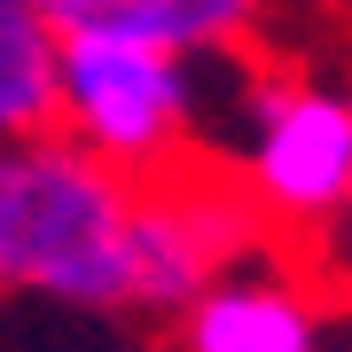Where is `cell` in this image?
Wrapping results in <instances>:
<instances>
[{"instance_id": "obj_1", "label": "cell", "mask_w": 352, "mask_h": 352, "mask_svg": "<svg viewBox=\"0 0 352 352\" xmlns=\"http://www.w3.org/2000/svg\"><path fill=\"white\" fill-rule=\"evenodd\" d=\"M133 180L63 133L0 141V298L126 314Z\"/></svg>"}, {"instance_id": "obj_9", "label": "cell", "mask_w": 352, "mask_h": 352, "mask_svg": "<svg viewBox=\"0 0 352 352\" xmlns=\"http://www.w3.org/2000/svg\"><path fill=\"white\" fill-rule=\"evenodd\" d=\"M321 352H352V329H344V337H337V329H329V344Z\"/></svg>"}, {"instance_id": "obj_8", "label": "cell", "mask_w": 352, "mask_h": 352, "mask_svg": "<svg viewBox=\"0 0 352 352\" xmlns=\"http://www.w3.org/2000/svg\"><path fill=\"white\" fill-rule=\"evenodd\" d=\"M305 282H314L321 298L352 305V188L337 196V212L305 235Z\"/></svg>"}, {"instance_id": "obj_5", "label": "cell", "mask_w": 352, "mask_h": 352, "mask_svg": "<svg viewBox=\"0 0 352 352\" xmlns=\"http://www.w3.org/2000/svg\"><path fill=\"white\" fill-rule=\"evenodd\" d=\"M329 298L305 274L227 266L173 314V352H321Z\"/></svg>"}, {"instance_id": "obj_3", "label": "cell", "mask_w": 352, "mask_h": 352, "mask_svg": "<svg viewBox=\"0 0 352 352\" xmlns=\"http://www.w3.org/2000/svg\"><path fill=\"white\" fill-rule=\"evenodd\" d=\"M243 149H227L266 235H314L352 188V94L289 71H235Z\"/></svg>"}, {"instance_id": "obj_7", "label": "cell", "mask_w": 352, "mask_h": 352, "mask_svg": "<svg viewBox=\"0 0 352 352\" xmlns=\"http://www.w3.org/2000/svg\"><path fill=\"white\" fill-rule=\"evenodd\" d=\"M55 47L63 32L32 0H0V141L55 126Z\"/></svg>"}, {"instance_id": "obj_2", "label": "cell", "mask_w": 352, "mask_h": 352, "mask_svg": "<svg viewBox=\"0 0 352 352\" xmlns=\"http://www.w3.org/2000/svg\"><path fill=\"white\" fill-rule=\"evenodd\" d=\"M55 133L126 180H157L173 164L204 157L196 55L149 47V39L71 32L55 47Z\"/></svg>"}, {"instance_id": "obj_4", "label": "cell", "mask_w": 352, "mask_h": 352, "mask_svg": "<svg viewBox=\"0 0 352 352\" xmlns=\"http://www.w3.org/2000/svg\"><path fill=\"white\" fill-rule=\"evenodd\" d=\"M251 251H266V227L219 157H188L157 180H133L126 314H180L227 266H251Z\"/></svg>"}, {"instance_id": "obj_6", "label": "cell", "mask_w": 352, "mask_h": 352, "mask_svg": "<svg viewBox=\"0 0 352 352\" xmlns=\"http://www.w3.org/2000/svg\"><path fill=\"white\" fill-rule=\"evenodd\" d=\"M55 32H102V39H149L173 55H219L258 32L266 0H32Z\"/></svg>"}, {"instance_id": "obj_10", "label": "cell", "mask_w": 352, "mask_h": 352, "mask_svg": "<svg viewBox=\"0 0 352 352\" xmlns=\"http://www.w3.org/2000/svg\"><path fill=\"white\" fill-rule=\"evenodd\" d=\"M344 94H352V87H344Z\"/></svg>"}]
</instances>
